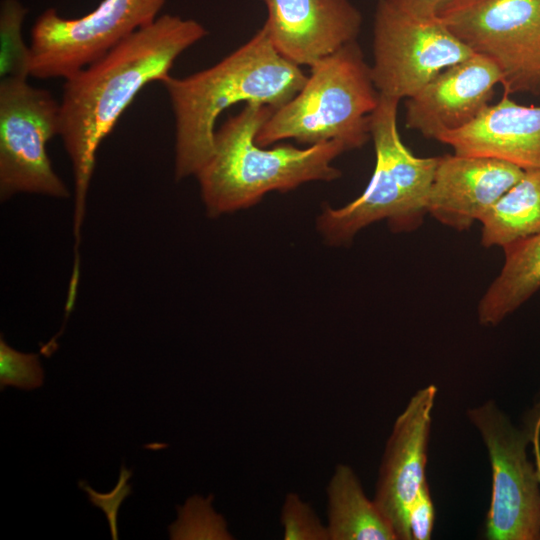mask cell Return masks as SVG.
Here are the masks:
<instances>
[{"instance_id": "cell-1", "label": "cell", "mask_w": 540, "mask_h": 540, "mask_svg": "<svg viewBox=\"0 0 540 540\" xmlns=\"http://www.w3.org/2000/svg\"><path fill=\"white\" fill-rule=\"evenodd\" d=\"M206 35L198 21L165 14L65 79L59 135L73 168L75 232L101 142L141 89L170 76L176 59Z\"/></svg>"}, {"instance_id": "cell-2", "label": "cell", "mask_w": 540, "mask_h": 540, "mask_svg": "<svg viewBox=\"0 0 540 540\" xmlns=\"http://www.w3.org/2000/svg\"><path fill=\"white\" fill-rule=\"evenodd\" d=\"M307 75L273 47L263 27L207 69L183 78L168 76L175 117V178L196 176L214 151L217 118L230 106L258 103L277 110L303 87Z\"/></svg>"}, {"instance_id": "cell-3", "label": "cell", "mask_w": 540, "mask_h": 540, "mask_svg": "<svg viewBox=\"0 0 540 540\" xmlns=\"http://www.w3.org/2000/svg\"><path fill=\"white\" fill-rule=\"evenodd\" d=\"M274 108L247 103L216 130L214 151L195 176L207 214L217 217L254 206L270 192H287L342 173L332 162L348 151L340 141L297 148L259 146L255 136Z\"/></svg>"}, {"instance_id": "cell-4", "label": "cell", "mask_w": 540, "mask_h": 540, "mask_svg": "<svg viewBox=\"0 0 540 540\" xmlns=\"http://www.w3.org/2000/svg\"><path fill=\"white\" fill-rule=\"evenodd\" d=\"M399 102L380 94L370 114L376 163L364 191L344 206L324 205L317 217V231L329 246L349 245L360 230L381 220L392 232L414 231L428 214L439 156L417 157L404 145L397 127Z\"/></svg>"}, {"instance_id": "cell-5", "label": "cell", "mask_w": 540, "mask_h": 540, "mask_svg": "<svg viewBox=\"0 0 540 540\" xmlns=\"http://www.w3.org/2000/svg\"><path fill=\"white\" fill-rule=\"evenodd\" d=\"M379 97L353 41L310 67L303 87L263 123L255 142L267 147L286 139L308 146L340 141L348 151L361 148L371 138L370 114Z\"/></svg>"}, {"instance_id": "cell-6", "label": "cell", "mask_w": 540, "mask_h": 540, "mask_svg": "<svg viewBox=\"0 0 540 540\" xmlns=\"http://www.w3.org/2000/svg\"><path fill=\"white\" fill-rule=\"evenodd\" d=\"M486 446L492 489L486 515L489 540H540V481L528 458L537 418L532 409L525 428L516 427L495 401L467 410Z\"/></svg>"}, {"instance_id": "cell-7", "label": "cell", "mask_w": 540, "mask_h": 540, "mask_svg": "<svg viewBox=\"0 0 540 540\" xmlns=\"http://www.w3.org/2000/svg\"><path fill=\"white\" fill-rule=\"evenodd\" d=\"M439 18L497 66L504 94L540 95V0H457Z\"/></svg>"}, {"instance_id": "cell-8", "label": "cell", "mask_w": 540, "mask_h": 540, "mask_svg": "<svg viewBox=\"0 0 540 540\" xmlns=\"http://www.w3.org/2000/svg\"><path fill=\"white\" fill-rule=\"evenodd\" d=\"M60 102L27 80H0V198L18 193L67 198L46 145L59 135Z\"/></svg>"}, {"instance_id": "cell-9", "label": "cell", "mask_w": 540, "mask_h": 540, "mask_svg": "<svg viewBox=\"0 0 540 540\" xmlns=\"http://www.w3.org/2000/svg\"><path fill=\"white\" fill-rule=\"evenodd\" d=\"M371 76L379 94L398 100L416 94L444 69L473 52L437 18L401 12L378 0L373 21Z\"/></svg>"}, {"instance_id": "cell-10", "label": "cell", "mask_w": 540, "mask_h": 540, "mask_svg": "<svg viewBox=\"0 0 540 540\" xmlns=\"http://www.w3.org/2000/svg\"><path fill=\"white\" fill-rule=\"evenodd\" d=\"M166 0H102L78 18L45 10L31 31L30 76L67 78L158 18Z\"/></svg>"}, {"instance_id": "cell-11", "label": "cell", "mask_w": 540, "mask_h": 540, "mask_svg": "<svg viewBox=\"0 0 540 540\" xmlns=\"http://www.w3.org/2000/svg\"><path fill=\"white\" fill-rule=\"evenodd\" d=\"M437 395L433 384L417 390L396 418L380 463L374 502L398 540H412L408 511L421 486Z\"/></svg>"}, {"instance_id": "cell-12", "label": "cell", "mask_w": 540, "mask_h": 540, "mask_svg": "<svg viewBox=\"0 0 540 540\" xmlns=\"http://www.w3.org/2000/svg\"><path fill=\"white\" fill-rule=\"evenodd\" d=\"M263 24L275 50L297 66L318 60L356 41L361 12L349 0H260Z\"/></svg>"}, {"instance_id": "cell-13", "label": "cell", "mask_w": 540, "mask_h": 540, "mask_svg": "<svg viewBox=\"0 0 540 540\" xmlns=\"http://www.w3.org/2000/svg\"><path fill=\"white\" fill-rule=\"evenodd\" d=\"M501 84L497 66L473 53L436 75L405 101V126L426 138L461 129L490 105Z\"/></svg>"}, {"instance_id": "cell-14", "label": "cell", "mask_w": 540, "mask_h": 540, "mask_svg": "<svg viewBox=\"0 0 540 540\" xmlns=\"http://www.w3.org/2000/svg\"><path fill=\"white\" fill-rule=\"evenodd\" d=\"M523 173V169L496 158L455 153L439 156L428 214L452 229L468 230Z\"/></svg>"}, {"instance_id": "cell-15", "label": "cell", "mask_w": 540, "mask_h": 540, "mask_svg": "<svg viewBox=\"0 0 540 540\" xmlns=\"http://www.w3.org/2000/svg\"><path fill=\"white\" fill-rule=\"evenodd\" d=\"M436 140L458 155L496 158L523 170L540 169V106L518 104L503 94L470 124Z\"/></svg>"}, {"instance_id": "cell-16", "label": "cell", "mask_w": 540, "mask_h": 540, "mask_svg": "<svg viewBox=\"0 0 540 540\" xmlns=\"http://www.w3.org/2000/svg\"><path fill=\"white\" fill-rule=\"evenodd\" d=\"M502 249L504 264L477 307L483 326H497L540 290V232Z\"/></svg>"}, {"instance_id": "cell-17", "label": "cell", "mask_w": 540, "mask_h": 540, "mask_svg": "<svg viewBox=\"0 0 540 540\" xmlns=\"http://www.w3.org/2000/svg\"><path fill=\"white\" fill-rule=\"evenodd\" d=\"M329 540H398L354 470L338 464L327 486Z\"/></svg>"}, {"instance_id": "cell-18", "label": "cell", "mask_w": 540, "mask_h": 540, "mask_svg": "<svg viewBox=\"0 0 540 540\" xmlns=\"http://www.w3.org/2000/svg\"><path fill=\"white\" fill-rule=\"evenodd\" d=\"M479 222L485 248H503L540 232V169L524 170Z\"/></svg>"}, {"instance_id": "cell-19", "label": "cell", "mask_w": 540, "mask_h": 540, "mask_svg": "<svg viewBox=\"0 0 540 540\" xmlns=\"http://www.w3.org/2000/svg\"><path fill=\"white\" fill-rule=\"evenodd\" d=\"M27 9L18 0H2L0 8V79L27 80L31 49L24 42L22 24Z\"/></svg>"}, {"instance_id": "cell-20", "label": "cell", "mask_w": 540, "mask_h": 540, "mask_svg": "<svg viewBox=\"0 0 540 540\" xmlns=\"http://www.w3.org/2000/svg\"><path fill=\"white\" fill-rule=\"evenodd\" d=\"M195 496L178 509L179 518L170 526L171 539H232L223 517L216 514L210 501Z\"/></svg>"}, {"instance_id": "cell-21", "label": "cell", "mask_w": 540, "mask_h": 540, "mask_svg": "<svg viewBox=\"0 0 540 540\" xmlns=\"http://www.w3.org/2000/svg\"><path fill=\"white\" fill-rule=\"evenodd\" d=\"M44 370L35 353H22L0 339V386L1 391L10 385L23 390L42 386Z\"/></svg>"}, {"instance_id": "cell-22", "label": "cell", "mask_w": 540, "mask_h": 540, "mask_svg": "<svg viewBox=\"0 0 540 540\" xmlns=\"http://www.w3.org/2000/svg\"><path fill=\"white\" fill-rule=\"evenodd\" d=\"M281 524L286 540H329L327 526L311 505L296 493L291 492L285 496Z\"/></svg>"}, {"instance_id": "cell-23", "label": "cell", "mask_w": 540, "mask_h": 540, "mask_svg": "<svg viewBox=\"0 0 540 540\" xmlns=\"http://www.w3.org/2000/svg\"><path fill=\"white\" fill-rule=\"evenodd\" d=\"M131 476L132 470H128L122 465L117 486L109 494H99L84 481L79 482V486L88 493L89 500L105 512L109 521L111 536L114 540L118 539L117 511L122 501L131 493V486L127 484V480Z\"/></svg>"}, {"instance_id": "cell-24", "label": "cell", "mask_w": 540, "mask_h": 540, "mask_svg": "<svg viewBox=\"0 0 540 540\" xmlns=\"http://www.w3.org/2000/svg\"><path fill=\"white\" fill-rule=\"evenodd\" d=\"M435 511L428 483L419 489L408 511V523L412 539L428 540L434 526Z\"/></svg>"}, {"instance_id": "cell-25", "label": "cell", "mask_w": 540, "mask_h": 540, "mask_svg": "<svg viewBox=\"0 0 540 540\" xmlns=\"http://www.w3.org/2000/svg\"><path fill=\"white\" fill-rule=\"evenodd\" d=\"M395 9L423 18H437L457 0H385Z\"/></svg>"}, {"instance_id": "cell-26", "label": "cell", "mask_w": 540, "mask_h": 540, "mask_svg": "<svg viewBox=\"0 0 540 540\" xmlns=\"http://www.w3.org/2000/svg\"><path fill=\"white\" fill-rule=\"evenodd\" d=\"M532 449H533V455L535 458V466L538 472L539 481H540V413L538 414L534 429H533V435H532Z\"/></svg>"}]
</instances>
